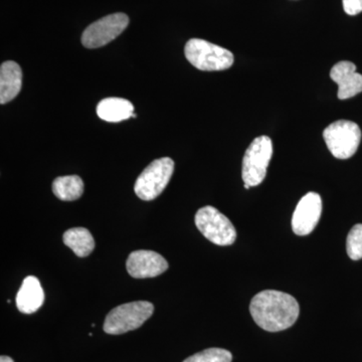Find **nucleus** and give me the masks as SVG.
<instances>
[{
  "label": "nucleus",
  "mask_w": 362,
  "mask_h": 362,
  "mask_svg": "<svg viewBox=\"0 0 362 362\" xmlns=\"http://www.w3.org/2000/svg\"><path fill=\"white\" fill-rule=\"evenodd\" d=\"M154 311L148 301H136L120 305L109 312L104 322V331L108 334L119 335L141 327Z\"/></svg>",
  "instance_id": "7ed1b4c3"
},
{
  "label": "nucleus",
  "mask_w": 362,
  "mask_h": 362,
  "mask_svg": "<svg viewBox=\"0 0 362 362\" xmlns=\"http://www.w3.org/2000/svg\"><path fill=\"white\" fill-rule=\"evenodd\" d=\"M16 301L21 313L33 314L39 310L45 302V292L39 279L35 276L26 277L16 295Z\"/></svg>",
  "instance_id": "f8f14e48"
},
{
  "label": "nucleus",
  "mask_w": 362,
  "mask_h": 362,
  "mask_svg": "<svg viewBox=\"0 0 362 362\" xmlns=\"http://www.w3.org/2000/svg\"><path fill=\"white\" fill-rule=\"evenodd\" d=\"M0 362H14L13 358L9 356H2L0 357Z\"/></svg>",
  "instance_id": "aec40b11"
},
{
  "label": "nucleus",
  "mask_w": 362,
  "mask_h": 362,
  "mask_svg": "<svg viewBox=\"0 0 362 362\" xmlns=\"http://www.w3.org/2000/svg\"><path fill=\"white\" fill-rule=\"evenodd\" d=\"M331 154L337 159H349L356 154L361 141V130L356 123L338 120L323 131Z\"/></svg>",
  "instance_id": "423d86ee"
},
{
  "label": "nucleus",
  "mask_w": 362,
  "mask_h": 362,
  "mask_svg": "<svg viewBox=\"0 0 362 362\" xmlns=\"http://www.w3.org/2000/svg\"><path fill=\"white\" fill-rule=\"evenodd\" d=\"M330 78L338 85V99H350L362 92V75L356 73V66L351 62L335 64L331 69Z\"/></svg>",
  "instance_id": "9b49d317"
},
{
  "label": "nucleus",
  "mask_w": 362,
  "mask_h": 362,
  "mask_svg": "<svg viewBox=\"0 0 362 362\" xmlns=\"http://www.w3.org/2000/svg\"><path fill=\"white\" fill-rule=\"evenodd\" d=\"M199 232L218 246H230L237 239V230L228 218L216 207H202L195 214Z\"/></svg>",
  "instance_id": "0eeeda50"
},
{
  "label": "nucleus",
  "mask_w": 362,
  "mask_h": 362,
  "mask_svg": "<svg viewBox=\"0 0 362 362\" xmlns=\"http://www.w3.org/2000/svg\"><path fill=\"white\" fill-rule=\"evenodd\" d=\"M272 156L273 143L268 136H259L250 144L243 159L242 178L245 185L252 187L263 182Z\"/></svg>",
  "instance_id": "39448f33"
},
{
  "label": "nucleus",
  "mask_w": 362,
  "mask_h": 362,
  "mask_svg": "<svg viewBox=\"0 0 362 362\" xmlns=\"http://www.w3.org/2000/svg\"><path fill=\"white\" fill-rule=\"evenodd\" d=\"M23 71L16 62L8 61L0 66V104L11 102L20 94Z\"/></svg>",
  "instance_id": "ddd939ff"
},
{
  "label": "nucleus",
  "mask_w": 362,
  "mask_h": 362,
  "mask_svg": "<svg viewBox=\"0 0 362 362\" xmlns=\"http://www.w3.org/2000/svg\"><path fill=\"white\" fill-rule=\"evenodd\" d=\"M245 188H246V189H250V188H251V187H250V185H245Z\"/></svg>",
  "instance_id": "412c9836"
},
{
  "label": "nucleus",
  "mask_w": 362,
  "mask_h": 362,
  "mask_svg": "<svg viewBox=\"0 0 362 362\" xmlns=\"http://www.w3.org/2000/svg\"><path fill=\"white\" fill-rule=\"evenodd\" d=\"M64 243L80 258L89 256L95 249L92 233L85 228H74L64 233Z\"/></svg>",
  "instance_id": "dca6fc26"
},
{
  "label": "nucleus",
  "mask_w": 362,
  "mask_h": 362,
  "mask_svg": "<svg viewBox=\"0 0 362 362\" xmlns=\"http://www.w3.org/2000/svg\"><path fill=\"white\" fill-rule=\"evenodd\" d=\"M250 312L255 322L269 332L291 327L299 317V303L287 293L265 290L252 298Z\"/></svg>",
  "instance_id": "f257e3e1"
},
{
  "label": "nucleus",
  "mask_w": 362,
  "mask_h": 362,
  "mask_svg": "<svg viewBox=\"0 0 362 362\" xmlns=\"http://www.w3.org/2000/svg\"><path fill=\"white\" fill-rule=\"evenodd\" d=\"M52 188L54 194L64 202L77 201L84 194V182L78 175L59 176Z\"/></svg>",
  "instance_id": "2eb2a0df"
},
{
  "label": "nucleus",
  "mask_w": 362,
  "mask_h": 362,
  "mask_svg": "<svg viewBox=\"0 0 362 362\" xmlns=\"http://www.w3.org/2000/svg\"><path fill=\"white\" fill-rule=\"evenodd\" d=\"M322 213V199L316 192H308L298 202L292 218L293 232L307 235L313 232Z\"/></svg>",
  "instance_id": "1a4fd4ad"
},
{
  "label": "nucleus",
  "mask_w": 362,
  "mask_h": 362,
  "mask_svg": "<svg viewBox=\"0 0 362 362\" xmlns=\"http://www.w3.org/2000/svg\"><path fill=\"white\" fill-rule=\"evenodd\" d=\"M233 354L223 349H209L188 357L183 362H232Z\"/></svg>",
  "instance_id": "f3484780"
},
{
  "label": "nucleus",
  "mask_w": 362,
  "mask_h": 362,
  "mask_svg": "<svg viewBox=\"0 0 362 362\" xmlns=\"http://www.w3.org/2000/svg\"><path fill=\"white\" fill-rule=\"evenodd\" d=\"M185 54L192 66L206 71L228 70L235 61L232 52L201 39L188 40Z\"/></svg>",
  "instance_id": "f03ea898"
},
{
  "label": "nucleus",
  "mask_w": 362,
  "mask_h": 362,
  "mask_svg": "<svg viewBox=\"0 0 362 362\" xmlns=\"http://www.w3.org/2000/svg\"><path fill=\"white\" fill-rule=\"evenodd\" d=\"M343 8L349 16L362 13V0H342Z\"/></svg>",
  "instance_id": "6ab92c4d"
},
{
  "label": "nucleus",
  "mask_w": 362,
  "mask_h": 362,
  "mask_svg": "<svg viewBox=\"0 0 362 362\" xmlns=\"http://www.w3.org/2000/svg\"><path fill=\"white\" fill-rule=\"evenodd\" d=\"M128 273L135 279L154 278L168 269V263L158 252L139 250L131 252L126 263Z\"/></svg>",
  "instance_id": "9d476101"
},
{
  "label": "nucleus",
  "mask_w": 362,
  "mask_h": 362,
  "mask_svg": "<svg viewBox=\"0 0 362 362\" xmlns=\"http://www.w3.org/2000/svg\"><path fill=\"white\" fill-rule=\"evenodd\" d=\"M129 25V18L125 13H113L95 21L86 28L82 35V44L87 49L104 47L121 35Z\"/></svg>",
  "instance_id": "6e6552de"
},
{
  "label": "nucleus",
  "mask_w": 362,
  "mask_h": 362,
  "mask_svg": "<svg viewBox=\"0 0 362 362\" xmlns=\"http://www.w3.org/2000/svg\"><path fill=\"white\" fill-rule=\"evenodd\" d=\"M133 114L134 106L122 98H106L97 106V115L106 122H122L131 118Z\"/></svg>",
  "instance_id": "4468645a"
},
{
  "label": "nucleus",
  "mask_w": 362,
  "mask_h": 362,
  "mask_svg": "<svg viewBox=\"0 0 362 362\" xmlns=\"http://www.w3.org/2000/svg\"><path fill=\"white\" fill-rule=\"evenodd\" d=\"M346 251L354 261L362 259V225L358 223L350 230L346 240Z\"/></svg>",
  "instance_id": "a211bd4d"
},
{
  "label": "nucleus",
  "mask_w": 362,
  "mask_h": 362,
  "mask_svg": "<svg viewBox=\"0 0 362 362\" xmlns=\"http://www.w3.org/2000/svg\"><path fill=\"white\" fill-rule=\"evenodd\" d=\"M175 171V162L169 157L156 159L138 176L135 194L142 201H153L168 187Z\"/></svg>",
  "instance_id": "20e7f679"
}]
</instances>
